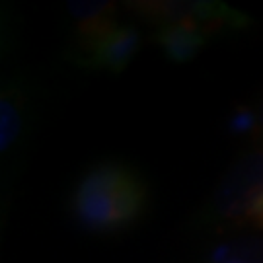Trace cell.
I'll use <instances>...</instances> for the list:
<instances>
[{
  "label": "cell",
  "mask_w": 263,
  "mask_h": 263,
  "mask_svg": "<svg viewBox=\"0 0 263 263\" xmlns=\"http://www.w3.org/2000/svg\"><path fill=\"white\" fill-rule=\"evenodd\" d=\"M141 37L133 26H115L86 45V66L119 72L133 61Z\"/></svg>",
  "instance_id": "cell-3"
},
{
  "label": "cell",
  "mask_w": 263,
  "mask_h": 263,
  "mask_svg": "<svg viewBox=\"0 0 263 263\" xmlns=\"http://www.w3.org/2000/svg\"><path fill=\"white\" fill-rule=\"evenodd\" d=\"M68 12L74 18L84 47L117 26V24H113L115 6L111 2H90V0L88 2H70Z\"/></svg>",
  "instance_id": "cell-6"
},
{
  "label": "cell",
  "mask_w": 263,
  "mask_h": 263,
  "mask_svg": "<svg viewBox=\"0 0 263 263\" xmlns=\"http://www.w3.org/2000/svg\"><path fill=\"white\" fill-rule=\"evenodd\" d=\"M144 187L127 168L105 164L92 170L72 197V211L90 230H117L131 224L144 207Z\"/></svg>",
  "instance_id": "cell-1"
},
{
  "label": "cell",
  "mask_w": 263,
  "mask_h": 263,
  "mask_svg": "<svg viewBox=\"0 0 263 263\" xmlns=\"http://www.w3.org/2000/svg\"><path fill=\"white\" fill-rule=\"evenodd\" d=\"M215 207L224 218L263 228V154L242 162L224 179Z\"/></svg>",
  "instance_id": "cell-2"
},
{
  "label": "cell",
  "mask_w": 263,
  "mask_h": 263,
  "mask_svg": "<svg viewBox=\"0 0 263 263\" xmlns=\"http://www.w3.org/2000/svg\"><path fill=\"white\" fill-rule=\"evenodd\" d=\"M252 125H254V115L248 111H240L234 119H232V131L244 133V131H248Z\"/></svg>",
  "instance_id": "cell-9"
},
{
  "label": "cell",
  "mask_w": 263,
  "mask_h": 263,
  "mask_svg": "<svg viewBox=\"0 0 263 263\" xmlns=\"http://www.w3.org/2000/svg\"><path fill=\"white\" fill-rule=\"evenodd\" d=\"M146 14H156L164 22H197L211 29V26H242L244 16L218 2H160L148 4Z\"/></svg>",
  "instance_id": "cell-4"
},
{
  "label": "cell",
  "mask_w": 263,
  "mask_h": 263,
  "mask_svg": "<svg viewBox=\"0 0 263 263\" xmlns=\"http://www.w3.org/2000/svg\"><path fill=\"white\" fill-rule=\"evenodd\" d=\"M209 263H263V240L226 242L213 250Z\"/></svg>",
  "instance_id": "cell-8"
},
{
  "label": "cell",
  "mask_w": 263,
  "mask_h": 263,
  "mask_svg": "<svg viewBox=\"0 0 263 263\" xmlns=\"http://www.w3.org/2000/svg\"><path fill=\"white\" fill-rule=\"evenodd\" d=\"M209 37V28L197 22H164L156 31L164 55L174 63H185L197 55Z\"/></svg>",
  "instance_id": "cell-5"
},
{
  "label": "cell",
  "mask_w": 263,
  "mask_h": 263,
  "mask_svg": "<svg viewBox=\"0 0 263 263\" xmlns=\"http://www.w3.org/2000/svg\"><path fill=\"white\" fill-rule=\"evenodd\" d=\"M24 125V111H22V100L14 92L2 96L0 102V151L8 152L14 142L22 135Z\"/></svg>",
  "instance_id": "cell-7"
}]
</instances>
